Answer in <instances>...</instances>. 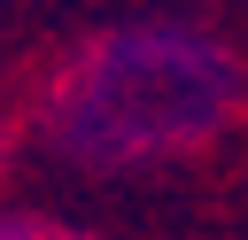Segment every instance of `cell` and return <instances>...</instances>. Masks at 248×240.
<instances>
[{"instance_id":"6da1fadb","label":"cell","mask_w":248,"mask_h":240,"mask_svg":"<svg viewBox=\"0 0 248 240\" xmlns=\"http://www.w3.org/2000/svg\"><path fill=\"white\" fill-rule=\"evenodd\" d=\"M240 54L202 31V23H132L93 46H78L46 101L39 124L46 139L85 163V170H132V163H170L209 147L240 116Z\"/></svg>"},{"instance_id":"7a4b0ae2","label":"cell","mask_w":248,"mask_h":240,"mask_svg":"<svg viewBox=\"0 0 248 240\" xmlns=\"http://www.w3.org/2000/svg\"><path fill=\"white\" fill-rule=\"evenodd\" d=\"M0 240H85V232H70V225H54V217H0Z\"/></svg>"},{"instance_id":"3957f363","label":"cell","mask_w":248,"mask_h":240,"mask_svg":"<svg viewBox=\"0 0 248 240\" xmlns=\"http://www.w3.org/2000/svg\"><path fill=\"white\" fill-rule=\"evenodd\" d=\"M0 155H8V124H0Z\"/></svg>"}]
</instances>
